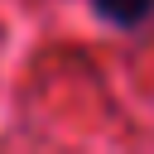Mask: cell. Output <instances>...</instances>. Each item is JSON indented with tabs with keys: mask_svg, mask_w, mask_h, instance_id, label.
<instances>
[{
	"mask_svg": "<svg viewBox=\"0 0 154 154\" xmlns=\"http://www.w3.org/2000/svg\"><path fill=\"white\" fill-rule=\"evenodd\" d=\"M96 19L101 24H116V29H140L149 14H154V0H91Z\"/></svg>",
	"mask_w": 154,
	"mask_h": 154,
	"instance_id": "1",
	"label": "cell"
}]
</instances>
